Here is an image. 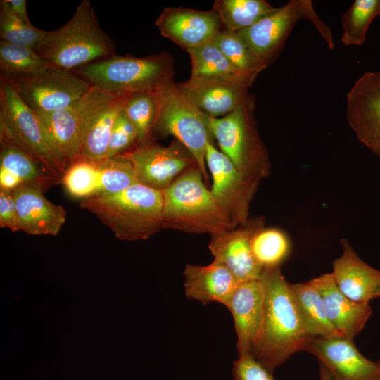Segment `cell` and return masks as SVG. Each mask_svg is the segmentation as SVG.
I'll return each mask as SVG.
<instances>
[{"label": "cell", "instance_id": "obj_1", "mask_svg": "<svg viewBox=\"0 0 380 380\" xmlns=\"http://www.w3.org/2000/svg\"><path fill=\"white\" fill-rule=\"evenodd\" d=\"M260 279L265 288L262 322L250 354L270 372L313 337L302 319L291 284L280 267L264 269Z\"/></svg>", "mask_w": 380, "mask_h": 380}, {"label": "cell", "instance_id": "obj_2", "mask_svg": "<svg viewBox=\"0 0 380 380\" xmlns=\"http://www.w3.org/2000/svg\"><path fill=\"white\" fill-rule=\"evenodd\" d=\"M115 44L101 28L92 4L83 0L59 28L47 31L35 49L49 67L72 71L115 54Z\"/></svg>", "mask_w": 380, "mask_h": 380}, {"label": "cell", "instance_id": "obj_3", "mask_svg": "<svg viewBox=\"0 0 380 380\" xmlns=\"http://www.w3.org/2000/svg\"><path fill=\"white\" fill-rule=\"evenodd\" d=\"M80 207L96 216L121 240L147 239L163 229L162 191L139 183L82 200Z\"/></svg>", "mask_w": 380, "mask_h": 380}, {"label": "cell", "instance_id": "obj_4", "mask_svg": "<svg viewBox=\"0 0 380 380\" xmlns=\"http://www.w3.org/2000/svg\"><path fill=\"white\" fill-rule=\"evenodd\" d=\"M163 229L211 235L235 228L219 205L196 165L165 189Z\"/></svg>", "mask_w": 380, "mask_h": 380}, {"label": "cell", "instance_id": "obj_5", "mask_svg": "<svg viewBox=\"0 0 380 380\" xmlns=\"http://www.w3.org/2000/svg\"><path fill=\"white\" fill-rule=\"evenodd\" d=\"M71 72L108 92L158 94L173 82L174 64L166 52L145 57L114 54Z\"/></svg>", "mask_w": 380, "mask_h": 380}, {"label": "cell", "instance_id": "obj_6", "mask_svg": "<svg viewBox=\"0 0 380 380\" xmlns=\"http://www.w3.org/2000/svg\"><path fill=\"white\" fill-rule=\"evenodd\" d=\"M255 108V98L250 94L241 106L224 117L205 115L208 129L220 151L241 174L259 183L270 174L271 165L257 129Z\"/></svg>", "mask_w": 380, "mask_h": 380}, {"label": "cell", "instance_id": "obj_7", "mask_svg": "<svg viewBox=\"0 0 380 380\" xmlns=\"http://www.w3.org/2000/svg\"><path fill=\"white\" fill-rule=\"evenodd\" d=\"M301 20L310 21L328 47L334 49L331 30L319 17L310 0H290L253 26L236 33L268 66L279 56L291 32Z\"/></svg>", "mask_w": 380, "mask_h": 380}, {"label": "cell", "instance_id": "obj_8", "mask_svg": "<svg viewBox=\"0 0 380 380\" xmlns=\"http://www.w3.org/2000/svg\"><path fill=\"white\" fill-rule=\"evenodd\" d=\"M155 131L175 137L191 155L205 182H208L205 153L212 135L205 115L174 82L160 94Z\"/></svg>", "mask_w": 380, "mask_h": 380}, {"label": "cell", "instance_id": "obj_9", "mask_svg": "<svg viewBox=\"0 0 380 380\" xmlns=\"http://www.w3.org/2000/svg\"><path fill=\"white\" fill-rule=\"evenodd\" d=\"M20 99L39 113L67 108L84 96L92 85L71 71L46 67L27 74L4 75Z\"/></svg>", "mask_w": 380, "mask_h": 380}, {"label": "cell", "instance_id": "obj_10", "mask_svg": "<svg viewBox=\"0 0 380 380\" xmlns=\"http://www.w3.org/2000/svg\"><path fill=\"white\" fill-rule=\"evenodd\" d=\"M0 120L37 158L58 183L66 169L57 155L38 114L0 77Z\"/></svg>", "mask_w": 380, "mask_h": 380}, {"label": "cell", "instance_id": "obj_11", "mask_svg": "<svg viewBox=\"0 0 380 380\" xmlns=\"http://www.w3.org/2000/svg\"><path fill=\"white\" fill-rule=\"evenodd\" d=\"M60 183L75 198L121 191L139 183L133 167L122 156L100 160L81 158L65 170Z\"/></svg>", "mask_w": 380, "mask_h": 380}, {"label": "cell", "instance_id": "obj_12", "mask_svg": "<svg viewBox=\"0 0 380 380\" xmlns=\"http://www.w3.org/2000/svg\"><path fill=\"white\" fill-rule=\"evenodd\" d=\"M110 94L92 86L84 96L65 108L49 113L36 112L65 169L81 158L84 124L90 113Z\"/></svg>", "mask_w": 380, "mask_h": 380}, {"label": "cell", "instance_id": "obj_13", "mask_svg": "<svg viewBox=\"0 0 380 380\" xmlns=\"http://www.w3.org/2000/svg\"><path fill=\"white\" fill-rule=\"evenodd\" d=\"M205 161L212 175L210 191L215 199L235 227L246 225L249 221L250 203L259 183L241 174L215 148L212 138L207 142Z\"/></svg>", "mask_w": 380, "mask_h": 380}, {"label": "cell", "instance_id": "obj_14", "mask_svg": "<svg viewBox=\"0 0 380 380\" xmlns=\"http://www.w3.org/2000/svg\"><path fill=\"white\" fill-rule=\"evenodd\" d=\"M132 164L139 184L162 191L189 167L196 165L189 153L171 144H137L122 155Z\"/></svg>", "mask_w": 380, "mask_h": 380}, {"label": "cell", "instance_id": "obj_15", "mask_svg": "<svg viewBox=\"0 0 380 380\" xmlns=\"http://www.w3.org/2000/svg\"><path fill=\"white\" fill-rule=\"evenodd\" d=\"M346 118L357 139L380 158V71L355 82L346 96Z\"/></svg>", "mask_w": 380, "mask_h": 380}, {"label": "cell", "instance_id": "obj_16", "mask_svg": "<svg viewBox=\"0 0 380 380\" xmlns=\"http://www.w3.org/2000/svg\"><path fill=\"white\" fill-rule=\"evenodd\" d=\"M304 350L315 355L334 380H380V359L365 357L353 340L313 337Z\"/></svg>", "mask_w": 380, "mask_h": 380}, {"label": "cell", "instance_id": "obj_17", "mask_svg": "<svg viewBox=\"0 0 380 380\" xmlns=\"http://www.w3.org/2000/svg\"><path fill=\"white\" fill-rule=\"evenodd\" d=\"M160 33L186 51L212 41L222 30L217 13L185 8L167 7L155 20Z\"/></svg>", "mask_w": 380, "mask_h": 380}, {"label": "cell", "instance_id": "obj_18", "mask_svg": "<svg viewBox=\"0 0 380 380\" xmlns=\"http://www.w3.org/2000/svg\"><path fill=\"white\" fill-rule=\"evenodd\" d=\"M262 224L260 219L249 220L244 226L211 235L208 248L214 260L225 266L239 282L259 279L263 271L251 248L253 234Z\"/></svg>", "mask_w": 380, "mask_h": 380}, {"label": "cell", "instance_id": "obj_19", "mask_svg": "<svg viewBox=\"0 0 380 380\" xmlns=\"http://www.w3.org/2000/svg\"><path fill=\"white\" fill-rule=\"evenodd\" d=\"M265 288L259 279L239 284L226 307L233 317L238 356L250 353L262 324Z\"/></svg>", "mask_w": 380, "mask_h": 380}, {"label": "cell", "instance_id": "obj_20", "mask_svg": "<svg viewBox=\"0 0 380 380\" xmlns=\"http://www.w3.org/2000/svg\"><path fill=\"white\" fill-rule=\"evenodd\" d=\"M44 191L22 186L13 191L19 231L29 235H57L66 221V211L49 201Z\"/></svg>", "mask_w": 380, "mask_h": 380}, {"label": "cell", "instance_id": "obj_21", "mask_svg": "<svg viewBox=\"0 0 380 380\" xmlns=\"http://www.w3.org/2000/svg\"><path fill=\"white\" fill-rule=\"evenodd\" d=\"M342 253L332 263L331 272L340 291L357 303H369L380 291V271L363 261L345 239Z\"/></svg>", "mask_w": 380, "mask_h": 380}, {"label": "cell", "instance_id": "obj_22", "mask_svg": "<svg viewBox=\"0 0 380 380\" xmlns=\"http://www.w3.org/2000/svg\"><path fill=\"white\" fill-rule=\"evenodd\" d=\"M253 82L228 80L178 84L195 106L212 118H222L241 106Z\"/></svg>", "mask_w": 380, "mask_h": 380}, {"label": "cell", "instance_id": "obj_23", "mask_svg": "<svg viewBox=\"0 0 380 380\" xmlns=\"http://www.w3.org/2000/svg\"><path fill=\"white\" fill-rule=\"evenodd\" d=\"M322 295L327 317L344 338H354L365 327L372 310L369 303H357L338 289L331 273L311 279Z\"/></svg>", "mask_w": 380, "mask_h": 380}, {"label": "cell", "instance_id": "obj_24", "mask_svg": "<svg viewBox=\"0 0 380 380\" xmlns=\"http://www.w3.org/2000/svg\"><path fill=\"white\" fill-rule=\"evenodd\" d=\"M184 277L187 298L203 305L217 302L226 306L241 283L225 266L215 260L205 266L187 265Z\"/></svg>", "mask_w": 380, "mask_h": 380}, {"label": "cell", "instance_id": "obj_25", "mask_svg": "<svg viewBox=\"0 0 380 380\" xmlns=\"http://www.w3.org/2000/svg\"><path fill=\"white\" fill-rule=\"evenodd\" d=\"M131 95L110 93L90 113L82 132L81 158L92 160L106 158L113 125Z\"/></svg>", "mask_w": 380, "mask_h": 380}, {"label": "cell", "instance_id": "obj_26", "mask_svg": "<svg viewBox=\"0 0 380 380\" xmlns=\"http://www.w3.org/2000/svg\"><path fill=\"white\" fill-rule=\"evenodd\" d=\"M0 168L16 175L23 186H35L44 191L58 183L2 120H0Z\"/></svg>", "mask_w": 380, "mask_h": 380}, {"label": "cell", "instance_id": "obj_27", "mask_svg": "<svg viewBox=\"0 0 380 380\" xmlns=\"http://www.w3.org/2000/svg\"><path fill=\"white\" fill-rule=\"evenodd\" d=\"M191 61L189 82L228 80L253 82L255 77L239 72L212 40L187 51Z\"/></svg>", "mask_w": 380, "mask_h": 380}, {"label": "cell", "instance_id": "obj_28", "mask_svg": "<svg viewBox=\"0 0 380 380\" xmlns=\"http://www.w3.org/2000/svg\"><path fill=\"white\" fill-rule=\"evenodd\" d=\"M291 289L305 325L312 337H343L329 320L322 295L311 280L291 284Z\"/></svg>", "mask_w": 380, "mask_h": 380}, {"label": "cell", "instance_id": "obj_29", "mask_svg": "<svg viewBox=\"0 0 380 380\" xmlns=\"http://www.w3.org/2000/svg\"><path fill=\"white\" fill-rule=\"evenodd\" d=\"M276 8L265 0H216L213 6L225 30L235 32L253 26Z\"/></svg>", "mask_w": 380, "mask_h": 380}, {"label": "cell", "instance_id": "obj_30", "mask_svg": "<svg viewBox=\"0 0 380 380\" xmlns=\"http://www.w3.org/2000/svg\"><path fill=\"white\" fill-rule=\"evenodd\" d=\"M251 248L255 260L264 270L281 267L290 255L291 244L284 231L262 224L253 234Z\"/></svg>", "mask_w": 380, "mask_h": 380}, {"label": "cell", "instance_id": "obj_31", "mask_svg": "<svg viewBox=\"0 0 380 380\" xmlns=\"http://www.w3.org/2000/svg\"><path fill=\"white\" fill-rule=\"evenodd\" d=\"M379 15L380 0H355L341 18V43L345 46L364 44L371 23Z\"/></svg>", "mask_w": 380, "mask_h": 380}, {"label": "cell", "instance_id": "obj_32", "mask_svg": "<svg viewBox=\"0 0 380 380\" xmlns=\"http://www.w3.org/2000/svg\"><path fill=\"white\" fill-rule=\"evenodd\" d=\"M213 41L230 63L245 76L256 78L258 75L267 67L235 32L221 30Z\"/></svg>", "mask_w": 380, "mask_h": 380}, {"label": "cell", "instance_id": "obj_33", "mask_svg": "<svg viewBox=\"0 0 380 380\" xmlns=\"http://www.w3.org/2000/svg\"><path fill=\"white\" fill-rule=\"evenodd\" d=\"M161 93L132 94L125 106L123 110L136 129L138 144L151 142L158 118Z\"/></svg>", "mask_w": 380, "mask_h": 380}, {"label": "cell", "instance_id": "obj_34", "mask_svg": "<svg viewBox=\"0 0 380 380\" xmlns=\"http://www.w3.org/2000/svg\"><path fill=\"white\" fill-rule=\"evenodd\" d=\"M46 67H49L47 63L36 53L35 50L1 40V75L32 73Z\"/></svg>", "mask_w": 380, "mask_h": 380}, {"label": "cell", "instance_id": "obj_35", "mask_svg": "<svg viewBox=\"0 0 380 380\" xmlns=\"http://www.w3.org/2000/svg\"><path fill=\"white\" fill-rule=\"evenodd\" d=\"M46 32L24 22L0 4L1 41L35 50Z\"/></svg>", "mask_w": 380, "mask_h": 380}, {"label": "cell", "instance_id": "obj_36", "mask_svg": "<svg viewBox=\"0 0 380 380\" xmlns=\"http://www.w3.org/2000/svg\"><path fill=\"white\" fill-rule=\"evenodd\" d=\"M137 144L138 139L136 129L122 110L119 113L113 125L106 158L122 155Z\"/></svg>", "mask_w": 380, "mask_h": 380}, {"label": "cell", "instance_id": "obj_37", "mask_svg": "<svg viewBox=\"0 0 380 380\" xmlns=\"http://www.w3.org/2000/svg\"><path fill=\"white\" fill-rule=\"evenodd\" d=\"M234 380H274L272 373L250 353L239 355L233 362Z\"/></svg>", "mask_w": 380, "mask_h": 380}, {"label": "cell", "instance_id": "obj_38", "mask_svg": "<svg viewBox=\"0 0 380 380\" xmlns=\"http://www.w3.org/2000/svg\"><path fill=\"white\" fill-rule=\"evenodd\" d=\"M0 227L19 231L16 205L13 191L0 189Z\"/></svg>", "mask_w": 380, "mask_h": 380}, {"label": "cell", "instance_id": "obj_39", "mask_svg": "<svg viewBox=\"0 0 380 380\" xmlns=\"http://www.w3.org/2000/svg\"><path fill=\"white\" fill-rule=\"evenodd\" d=\"M0 4L20 20L31 24L27 15L26 0H1Z\"/></svg>", "mask_w": 380, "mask_h": 380}, {"label": "cell", "instance_id": "obj_40", "mask_svg": "<svg viewBox=\"0 0 380 380\" xmlns=\"http://www.w3.org/2000/svg\"><path fill=\"white\" fill-rule=\"evenodd\" d=\"M22 186L23 182L16 175L0 168V189L13 191Z\"/></svg>", "mask_w": 380, "mask_h": 380}, {"label": "cell", "instance_id": "obj_41", "mask_svg": "<svg viewBox=\"0 0 380 380\" xmlns=\"http://www.w3.org/2000/svg\"><path fill=\"white\" fill-rule=\"evenodd\" d=\"M319 380H334L326 367L319 364Z\"/></svg>", "mask_w": 380, "mask_h": 380}, {"label": "cell", "instance_id": "obj_42", "mask_svg": "<svg viewBox=\"0 0 380 380\" xmlns=\"http://www.w3.org/2000/svg\"><path fill=\"white\" fill-rule=\"evenodd\" d=\"M376 298H380V291L376 294Z\"/></svg>", "mask_w": 380, "mask_h": 380}]
</instances>
